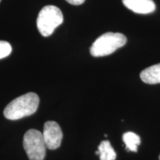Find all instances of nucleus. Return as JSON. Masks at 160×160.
<instances>
[{
    "mask_svg": "<svg viewBox=\"0 0 160 160\" xmlns=\"http://www.w3.org/2000/svg\"><path fill=\"white\" fill-rule=\"evenodd\" d=\"M127 42V38L122 33L108 32L95 40L91 47L90 53L94 57L108 56Z\"/></svg>",
    "mask_w": 160,
    "mask_h": 160,
    "instance_id": "2",
    "label": "nucleus"
},
{
    "mask_svg": "<svg viewBox=\"0 0 160 160\" xmlns=\"http://www.w3.org/2000/svg\"><path fill=\"white\" fill-rule=\"evenodd\" d=\"M0 2H1V0H0Z\"/></svg>",
    "mask_w": 160,
    "mask_h": 160,
    "instance_id": "14",
    "label": "nucleus"
},
{
    "mask_svg": "<svg viewBox=\"0 0 160 160\" xmlns=\"http://www.w3.org/2000/svg\"><path fill=\"white\" fill-rule=\"evenodd\" d=\"M42 135L47 148L55 150L61 145L63 133L59 124L56 122H46L44 125Z\"/></svg>",
    "mask_w": 160,
    "mask_h": 160,
    "instance_id": "5",
    "label": "nucleus"
},
{
    "mask_svg": "<svg viewBox=\"0 0 160 160\" xmlns=\"http://www.w3.org/2000/svg\"><path fill=\"white\" fill-rule=\"evenodd\" d=\"M23 147L30 160H44L46 145L42 133L35 129L28 130L23 138Z\"/></svg>",
    "mask_w": 160,
    "mask_h": 160,
    "instance_id": "4",
    "label": "nucleus"
},
{
    "mask_svg": "<svg viewBox=\"0 0 160 160\" xmlns=\"http://www.w3.org/2000/svg\"><path fill=\"white\" fill-rule=\"evenodd\" d=\"M159 160H160V154H159Z\"/></svg>",
    "mask_w": 160,
    "mask_h": 160,
    "instance_id": "13",
    "label": "nucleus"
},
{
    "mask_svg": "<svg viewBox=\"0 0 160 160\" xmlns=\"http://www.w3.org/2000/svg\"><path fill=\"white\" fill-rule=\"evenodd\" d=\"M39 104V98L35 93H28L11 101L4 110V116L10 120H17L35 113Z\"/></svg>",
    "mask_w": 160,
    "mask_h": 160,
    "instance_id": "1",
    "label": "nucleus"
},
{
    "mask_svg": "<svg viewBox=\"0 0 160 160\" xmlns=\"http://www.w3.org/2000/svg\"><path fill=\"white\" fill-rule=\"evenodd\" d=\"M98 151H99L100 160H115L117 158V153L108 140L101 142L98 147Z\"/></svg>",
    "mask_w": 160,
    "mask_h": 160,
    "instance_id": "8",
    "label": "nucleus"
},
{
    "mask_svg": "<svg viewBox=\"0 0 160 160\" xmlns=\"http://www.w3.org/2000/svg\"><path fill=\"white\" fill-rule=\"evenodd\" d=\"M140 78L146 84L154 85L160 83V63L143 70L140 73Z\"/></svg>",
    "mask_w": 160,
    "mask_h": 160,
    "instance_id": "7",
    "label": "nucleus"
},
{
    "mask_svg": "<svg viewBox=\"0 0 160 160\" xmlns=\"http://www.w3.org/2000/svg\"><path fill=\"white\" fill-rule=\"evenodd\" d=\"M66 1L73 5H79L85 2V0H66Z\"/></svg>",
    "mask_w": 160,
    "mask_h": 160,
    "instance_id": "11",
    "label": "nucleus"
},
{
    "mask_svg": "<svg viewBox=\"0 0 160 160\" xmlns=\"http://www.w3.org/2000/svg\"><path fill=\"white\" fill-rule=\"evenodd\" d=\"M122 3L127 8L140 14L153 13L156 10L153 0H122Z\"/></svg>",
    "mask_w": 160,
    "mask_h": 160,
    "instance_id": "6",
    "label": "nucleus"
},
{
    "mask_svg": "<svg viewBox=\"0 0 160 160\" xmlns=\"http://www.w3.org/2000/svg\"><path fill=\"white\" fill-rule=\"evenodd\" d=\"M96 154H97V155H99V151H96Z\"/></svg>",
    "mask_w": 160,
    "mask_h": 160,
    "instance_id": "12",
    "label": "nucleus"
},
{
    "mask_svg": "<svg viewBox=\"0 0 160 160\" xmlns=\"http://www.w3.org/2000/svg\"><path fill=\"white\" fill-rule=\"evenodd\" d=\"M11 44L5 41H0V59L7 57L11 54Z\"/></svg>",
    "mask_w": 160,
    "mask_h": 160,
    "instance_id": "10",
    "label": "nucleus"
},
{
    "mask_svg": "<svg viewBox=\"0 0 160 160\" xmlns=\"http://www.w3.org/2000/svg\"><path fill=\"white\" fill-rule=\"evenodd\" d=\"M63 14L59 8L54 5H46L38 15V30L43 37H49L63 22Z\"/></svg>",
    "mask_w": 160,
    "mask_h": 160,
    "instance_id": "3",
    "label": "nucleus"
},
{
    "mask_svg": "<svg viewBox=\"0 0 160 160\" xmlns=\"http://www.w3.org/2000/svg\"><path fill=\"white\" fill-rule=\"evenodd\" d=\"M122 140L125 144L127 151L137 152L138 145L141 144V139L139 136L133 132H126L122 136Z\"/></svg>",
    "mask_w": 160,
    "mask_h": 160,
    "instance_id": "9",
    "label": "nucleus"
}]
</instances>
